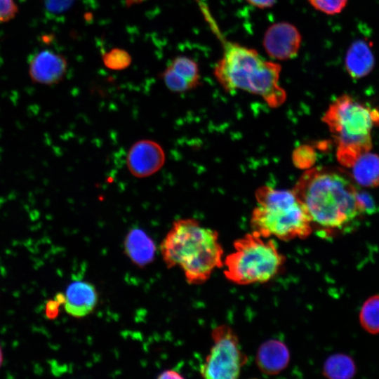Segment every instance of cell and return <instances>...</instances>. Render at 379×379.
<instances>
[{
	"label": "cell",
	"mask_w": 379,
	"mask_h": 379,
	"mask_svg": "<svg viewBox=\"0 0 379 379\" xmlns=\"http://www.w3.org/2000/svg\"><path fill=\"white\" fill-rule=\"evenodd\" d=\"M213 346L200 368V373L208 379H234L239 377L246 362L235 332L227 325L213 328Z\"/></svg>",
	"instance_id": "obj_7"
},
{
	"label": "cell",
	"mask_w": 379,
	"mask_h": 379,
	"mask_svg": "<svg viewBox=\"0 0 379 379\" xmlns=\"http://www.w3.org/2000/svg\"><path fill=\"white\" fill-rule=\"evenodd\" d=\"M355 181L364 187L379 185V155L365 152L360 155L350 166Z\"/></svg>",
	"instance_id": "obj_16"
},
{
	"label": "cell",
	"mask_w": 379,
	"mask_h": 379,
	"mask_svg": "<svg viewBox=\"0 0 379 379\" xmlns=\"http://www.w3.org/2000/svg\"><path fill=\"white\" fill-rule=\"evenodd\" d=\"M289 359V351L286 345L279 340L272 339L260 346L256 362L263 373L275 375L287 366Z\"/></svg>",
	"instance_id": "obj_13"
},
{
	"label": "cell",
	"mask_w": 379,
	"mask_h": 379,
	"mask_svg": "<svg viewBox=\"0 0 379 379\" xmlns=\"http://www.w3.org/2000/svg\"><path fill=\"white\" fill-rule=\"evenodd\" d=\"M18 10L14 0H0V23L6 22L14 18Z\"/></svg>",
	"instance_id": "obj_23"
},
{
	"label": "cell",
	"mask_w": 379,
	"mask_h": 379,
	"mask_svg": "<svg viewBox=\"0 0 379 379\" xmlns=\"http://www.w3.org/2000/svg\"><path fill=\"white\" fill-rule=\"evenodd\" d=\"M374 57L369 46L363 40H357L349 47L345 66L349 75L353 79L367 76L373 69Z\"/></svg>",
	"instance_id": "obj_15"
},
{
	"label": "cell",
	"mask_w": 379,
	"mask_h": 379,
	"mask_svg": "<svg viewBox=\"0 0 379 379\" xmlns=\"http://www.w3.org/2000/svg\"><path fill=\"white\" fill-rule=\"evenodd\" d=\"M74 0H43L46 11L51 15H60L71 8Z\"/></svg>",
	"instance_id": "obj_21"
},
{
	"label": "cell",
	"mask_w": 379,
	"mask_h": 379,
	"mask_svg": "<svg viewBox=\"0 0 379 379\" xmlns=\"http://www.w3.org/2000/svg\"><path fill=\"white\" fill-rule=\"evenodd\" d=\"M356 373V366L353 359L344 354H335L325 361L323 373L329 378H352Z\"/></svg>",
	"instance_id": "obj_17"
},
{
	"label": "cell",
	"mask_w": 379,
	"mask_h": 379,
	"mask_svg": "<svg viewBox=\"0 0 379 379\" xmlns=\"http://www.w3.org/2000/svg\"><path fill=\"white\" fill-rule=\"evenodd\" d=\"M246 1L255 8L265 9L272 7L277 0H246Z\"/></svg>",
	"instance_id": "obj_25"
},
{
	"label": "cell",
	"mask_w": 379,
	"mask_h": 379,
	"mask_svg": "<svg viewBox=\"0 0 379 379\" xmlns=\"http://www.w3.org/2000/svg\"><path fill=\"white\" fill-rule=\"evenodd\" d=\"M3 361H4V355H3V352L0 345V367L3 364Z\"/></svg>",
	"instance_id": "obj_27"
},
{
	"label": "cell",
	"mask_w": 379,
	"mask_h": 379,
	"mask_svg": "<svg viewBox=\"0 0 379 379\" xmlns=\"http://www.w3.org/2000/svg\"><path fill=\"white\" fill-rule=\"evenodd\" d=\"M281 65L264 59L255 49L225 41L220 59L213 68L220 85L227 92L242 91L261 97L269 106L277 107L286 99L279 84Z\"/></svg>",
	"instance_id": "obj_3"
},
{
	"label": "cell",
	"mask_w": 379,
	"mask_h": 379,
	"mask_svg": "<svg viewBox=\"0 0 379 379\" xmlns=\"http://www.w3.org/2000/svg\"><path fill=\"white\" fill-rule=\"evenodd\" d=\"M65 293H58L53 299L49 300L46 302L45 315L48 319H54L59 314L60 306L65 302Z\"/></svg>",
	"instance_id": "obj_22"
},
{
	"label": "cell",
	"mask_w": 379,
	"mask_h": 379,
	"mask_svg": "<svg viewBox=\"0 0 379 379\" xmlns=\"http://www.w3.org/2000/svg\"><path fill=\"white\" fill-rule=\"evenodd\" d=\"M316 10L326 14L335 15L342 12L348 0H307Z\"/></svg>",
	"instance_id": "obj_20"
},
{
	"label": "cell",
	"mask_w": 379,
	"mask_h": 379,
	"mask_svg": "<svg viewBox=\"0 0 379 379\" xmlns=\"http://www.w3.org/2000/svg\"><path fill=\"white\" fill-rule=\"evenodd\" d=\"M166 161L162 147L157 142L143 139L135 142L129 149L126 164L129 172L136 178H147L159 171Z\"/></svg>",
	"instance_id": "obj_9"
},
{
	"label": "cell",
	"mask_w": 379,
	"mask_h": 379,
	"mask_svg": "<svg viewBox=\"0 0 379 379\" xmlns=\"http://www.w3.org/2000/svg\"><path fill=\"white\" fill-rule=\"evenodd\" d=\"M251 225L262 237L289 241L305 239L313 227L308 213L294 191L263 186L255 192Z\"/></svg>",
	"instance_id": "obj_4"
},
{
	"label": "cell",
	"mask_w": 379,
	"mask_h": 379,
	"mask_svg": "<svg viewBox=\"0 0 379 379\" xmlns=\"http://www.w3.org/2000/svg\"><path fill=\"white\" fill-rule=\"evenodd\" d=\"M124 248L129 259L139 267L150 263L154 260L157 250L152 238L140 228H133L128 232Z\"/></svg>",
	"instance_id": "obj_14"
},
{
	"label": "cell",
	"mask_w": 379,
	"mask_h": 379,
	"mask_svg": "<svg viewBox=\"0 0 379 379\" xmlns=\"http://www.w3.org/2000/svg\"><path fill=\"white\" fill-rule=\"evenodd\" d=\"M234 251L223 261L224 274L239 285L268 281L275 277L285 262V257L274 241L253 232L234 242Z\"/></svg>",
	"instance_id": "obj_6"
},
{
	"label": "cell",
	"mask_w": 379,
	"mask_h": 379,
	"mask_svg": "<svg viewBox=\"0 0 379 379\" xmlns=\"http://www.w3.org/2000/svg\"><path fill=\"white\" fill-rule=\"evenodd\" d=\"M357 199L364 214L371 215L376 212V205L368 193L357 190Z\"/></svg>",
	"instance_id": "obj_24"
},
{
	"label": "cell",
	"mask_w": 379,
	"mask_h": 379,
	"mask_svg": "<svg viewBox=\"0 0 379 379\" xmlns=\"http://www.w3.org/2000/svg\"><path fill=\"white\" fill-rule=\"evenodd\" d=\"M65 297V310L76 318L84 317L91 313L98 300L95 286L81 280L74 281L69 284Z\"/></svg>",
	"instance_id": "obj_12"
},
{
	"label": "cell",
	"mask_w": 379,
	"mask_h": 379,
	"mask_svg": "<svg viewBox=\"0 0 379 379\" xmlns=\"http://www.w3.org/2000/svg\"><path fill=\"white\" fill-rule=\"evenodd\" d=\"M67 70L66 58L52 50H41L32 55L29 60V77L37 84H56L63 79Z\"/></svg>",
	"instance_id": "obj_10"
},
{
	"label": "cell",
	"mask_w": 379,
	"mask_h": 379,
	"mask_svg": "<svg viewBox=\"0 0 379 379\" xmlns=\"http://www.w3.org/2000/svg\"><path fill=\"white\" fill-rule=\"evenodd\" d=\"M183 377L180 374L173 370L165 371L161 373L158 378H182Z\"/></svg>",
	"instance_id": "obj_26"
},
{
	"label": "cell",
	"mask_w": 379,
	"mask_h": 379,
	"mask_svg": "<svg viewBox=\"0 0 379 379\" xmlns=\"http://www.w3.org/2000/svg\"><path fill=\"white\" fill-rule=\"evenodd\" d=\"M312 227L324 237L350 228L361 215L357 189L342 174L325 168L305 171L293 189Z\"/></svg>",
	"instance_id": "obj_1"
},
{
	"label": "cell",
	"mask_w": 379,
	"mask_h": 379,
	"mask_svg": "<svg viewBox=\"0 0 379 379\" xmlns=\"http://www.w3.org/2000/svg\"><path fill=\"white\" fill-rule=\"evenodd\" d=\"M165 86L173 93H185L200 84V72L197 62L185 55L175 57L161 74Z\"/></svg>",
	"instance_id": "obj_11"
},
{
	"label": "cell",
	"mask_w": 379,
	"mask_h": 379,
	"mask_svg": "<svg viewBox=\"0 0 379 379\" xmlns=\"http://www.w3.org/2000/svg\"><path fill=\"white\" fill-rule=\"evenodd\" d=\"M322 120L338 145V161L350 168L360 155L371 148V130L375 121H379V113L343 94L330 104Z\"/></svg>",
	"instance_id": "obj_5"
},
{
	"label": "cell",
	"mask_w": 379,
	"mask_h": 379,
	"mask_svg": "<svg viewBox=\"0 0 379 379\" xmlns=\"http://www.w3.org/2000/svg\"><path fill=\"white\" fill-rule=\"evenodd\" d=\"M103 62L107 67L120 70L127 67L131 63V56L124 50L114 48L103 55Z\"/></svg>",
	"instance_id": "obj_19"
},
{
	"label": "cell",
	"mask_w": 379,
	"mask_h": 379,
	"mask_svg": "<svg viewBox=\"0 0 379 379\" xmlns=\"http://www.w3.org/2000/svg\"><path fill=\"white\" fill-rule=\"evenodd\" d=\"M359 321L368 333H379V295H373L364 302L360 310Z\"/></svg>",
	"instance_id": "obj_18"
},
{
	"label": "cell",
	"mask_w": 379,
	"mask_h": 379,
	"mask_svg": "<svg viewBox=\"0 0 379 379\" xmlns=\"http://www.w3.org/2000/svg\"><path fill=\"white\" fill-rule=\"evenodd\" d=\"M302 43L298 28L287 22H279L270 26L263 38V46L267 55L274 60H287L297 56Z\"/></svg>",
	"instance_id": "obj_8"
},
{
	"label": "cell",
	"mask_w": 379,
	"mask_h": 379,
	"mask_svg": "<svg viewBox=\"0 0 379 379\" xmlns=\"http://www.w3.org/2000/svg\"><path fill=\"white\" fill-rule=\"evenodd\" d=\"M166 267L179 266L190 284L206 282L216 268L223 266V249L218 233L194 218L173 222L160 244Z\"/></svg>",
	"instance_id": "obj_2"
}]
</instances>
